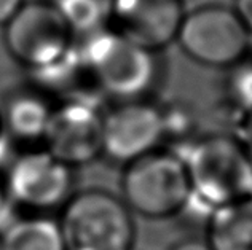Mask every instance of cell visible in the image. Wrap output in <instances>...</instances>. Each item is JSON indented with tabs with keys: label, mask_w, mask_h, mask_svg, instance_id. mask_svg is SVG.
I'll list each match as a JSON object with an SVG mask.
<instances>
[{
	"label": "cell",
	"mask_w": 252,
	"mask_h": 250,
	"mask_svg": "<svg viewBox=\"0 0 252 250\" xmlns=\"http://www.w3.org/2000/svg\"><path fill=\"white\" fill-rule=\"evenodd\" d=\"M191 201L211 212L252 196V160L233 134L196 137L182 150Z\"/></svg>",
	"instance_id": "cell-1"
},
{
	"label": "cell",
	"mask_w": 252,
	"mask_h": 250,
	"mask_svg": "<svg viewBox=\"0 0 252 250\" xmlns=\"http://www.w3.org/2000/svg\"><path fill=\"white\" fill-rule=\"evenodd\" d=\"M78 47L96 91L115 102L149 99L158 84V53L115 30H104Z\"/></svg>",
	"instance_id": "cell-2"
},
{
	"label": "cell",
	"mask_w": 252,
	"mask_h": 250,
	"mask_svg": "<svg viewBox=\"0 0 252 250\" xmlns=\"http://www.w3.org/2000/svg\"><path fill=\"white\" fill-rule=\"evenodd\" d=\"M65 250H134V214L107 190L75 192L59 219Z\"/></svg>",
	"instance_id": "cell-3"
},
{
	"label": "cell",
	"mask_w": 252,
	"mask_h": 250,
	"mask_svg": "<svg viewBox=\"0 0 252 250\" xmlns=\"http://www.w3.org/2000/svg\"><path fill=\"white\" fill-rule=\"evenodd\" d=\"M122 198L145 219L163 220L185 212L191 201L187 166L172 150H158L125 166Z\"/></svg>",
	"instance_id": "cell-4"
},
{
	"label": "cell",
	"mask_w": 252,
	"mask_h": 250,
	"mask_svg": "<svg viewBox=\"0 0 252 250\" xmlns=\"http://www.w3.org/2000/svg\"><path fill=\"white\" fill-rule=\"evenodd\" d=\"M176 43L198 64L233 69L248 59L252 35L233 6L203 5L187 11Z\"/></svg>",
	"instance_id": "cell-5"
},
{
	"label": "cell",
	"mask_w": 252,
	"mask_h": 250,
	"mask_svg": "<svg viewBox=\"0 0 252 250\" xmlns=\"http://www.w3.org/2000/svg\"><path fill=\"white\" fill-rule=\"evenodd\" d=\"M5 47L16 62L38 72L59 62L77 47V40L50 0H26L3 26Z\"/></svg>",
	"instance_id": "cell-6"
},
{
	"label": "cell",
	"mask_w": 252,
	"mask_h": 250,
	"mask_svg": "<svg viewBox=\"0 0 252 250\" xmlns=\"http://www.w3.org/2000/svg\"><path fill=\"white\" fill-rule=\"evenodd\" d=\"M10 202L29 214L63 209L75 193V169L43 147L18 153L3 170Z\"/></svg>",
	"instance_id": "cell-7"
},
{
	"label": "cell",
	"mask_w": 252,
	"mask_h": 250,
	"mask_svg": "<svg viewBox=\"0 0 252 250\" xmlns=\"http://www.w3.org/2000/svg\"><path fill=\"white\" fill-rule=\"evenodd\" d=\"M168 142L166 109L150 99L115 102L104 110L102 158L122 166L161 150Z\"/></svg>",
	"instance_id": "cell-8"
},
{
	"label": "cell",
	"mask_w": 252,
	"mask_h": 250,
	"mask_svg": "<svg viewBox=\"0 0 252 250\" xmlns=\"http://www.w3.org/2000/svg\"><path fill=\"white\" fill-rule=\"evenodd\" d=\"M102 118L96 101L59 102L42 147L74 169L88 166L102 158Z\"/></svg>",
	"instance_id": "cell-9"
},
{
	"label": "cell",
	"mask_w": 252,
	"mask_h": 250,
	"mask_svg": "<svg viewBox=\"0 0 252 250\" xmlns=\"http://www.w3.org/2000/svg\"><path fill=\"white\" fill-rule=\"evenodd\" d=\"M185 15L184 0H112L109 29L160 53L176 43Z\"/></svg>",
	"instance_id": "cell-10"
},
{
	"label": "cell",
	"mask_w": 252,
	"mask_h": 250,
	"mask_svg": "<svg viewBox=\"0 0 252 250\" xmlns=\"http://www.w3.org/2000/svg\"><path fill=\"white\" fill-rule=\"evenodd\" d=\"M53 110L51 99L37 88L15 93L0 110L3 136L29 148L42 147Z\"/></svg>",
	"instance_id": "cell-11"
},
{
	"label": "cell",
	"mask_w": 252,
	"mask_h": 250,
	"mask_svg": "<svg viewBox=\"0 0 252 250\" xmlns=\"http://www.w3.org/2000/svg\"><path fill=\"white\" fill-rule=\"evenodd\" d=\"M204 239L212 250H252V196L212 209Z\"/></svg>",
	"instance_id": "cell-12"
},
{
	"label": "cell",
	"mask_w": 252,
	"mask_h": 250,
	"mask_svg": "<svg viewBox=\"0 0 252 250\" xmlns=\"http://www.w3.org/2000/svg\"><path fill=\"white\" fill-rule=\"evenodd\" d=\"M0 250H65L59 220L28 214L6 222L0 231Z\"/></svg>",
	"instance_id": "cell-13"
},
{
	"label": "cell",
	"mask_w": 252,
	"mask_h": 250,
	"mask_svg": "<svg viewBox=\"0 0 252 250\" xmlns=\"http://www.w3.org/2000/svg\"><path fill=\"white\" fill-rule=\"evenodd\" d=\"M69 26L77 43L110 28L112 0H50Z\"/></svg>",
	"instance_id": "cell-14"
},
{
	"label": "cell",
	"mask_w": 252,
	"mask_h": 250,
	"mask_svg": "<svg viewBox=\"0 0 252 250\" xmlns=\"http://www.w3.org/2000/svg\"><path fill=\"white\" fill-rule=\"evenodd\" d=\"M233 75L230 80V96L238 105V113L252 109V62H241L231 69Z\"/></svg>",
	"instance_id": "cell-15"
},
{
	"label": "cell",
	"mask_w": 252,
	"mask_h": 250,
	"mask_svg": "<svg viewBox=\"0 0 252 250\" xmlns=\"http://www.w3.org/2000/svg\"><path fill=\"white\" fill-rule=\"evenodd\" d=\"M233 136L240 140L243 148L248 151V155L252 160V109L243 110L238 113Z\"/></svg>",
	"instance_id": "cell-16"
},
{
	"label": "cell",
	"mask_w": 252,
	"mask_h": 250,
	"mask_svg": "<svg viewBox=\"0 0 252 250\" xmlns=\"http://www.w3.org/2000/svg\"><path fill=\"white\" fill-rule=\"evenodd\" d=\"M26 0H0V26L10 23L13 16L19 11Z\"/></svg>",
	"instance_id": "cell-17"
},
{
	"label": "cell",
	"mask_w": 252,
	"mask_h": 250,
	"mask_svg": "<svg viewBox=\"0 0 252 250\" xmlns=\"http://www.w3.org/2000/svg\"><path fill=\"white\" fill-rule=\"evenodd\" d=\"M233 10L252 35V0H235Z\"/></svg>",
	"instance_id": "cell-18"
},
{
	"label": "cell",
	"mask_w": 252,
	"mask_h": 250,
	"mask_svg": "<svg viewBox=\"0 0 252 250\" xmlns=\"http://www.w3.org/2000/svg\"><path fill=\"white\" fill-rule=\"evenodd\" d=\"M168 250H212L208 244L206 239L200 238H187L177 241L176 244H172Z\"/></svg>",
	"instance_id": "cell-19"
},
{
	"label": "cell",
	"mask_w": 252,
	"mask_h": 250,
	"mask_svg": "<svg viewBox=\"0 0 252 250\" xmlns=\"http://www.w3.org/2000/svg\"><path fill=\"white\" fill-rule=\"evenodd\" d=\"M11 206L8 193H6L5 188V180H3V170L0 169V223L5 225L6 223V214H8V209Z\"/></svg>",
	"instance_id": "cell-20"
},
{
	"label": "cell",
	"mask_w": 252,
	"mask_h": 250,
	"mask_svg": "<svg viewBox=\"0 0 252 250\" xmlns=\"http://www.w3.org/2000/svg\"><path fill=\"white\" fill-rule=\"evenodd\" d=\"M3 139H5V136H3V128H2V118H0V145H2Z\"/></svg>",
	"instance_id": "cell-21"
}]
</instances>
